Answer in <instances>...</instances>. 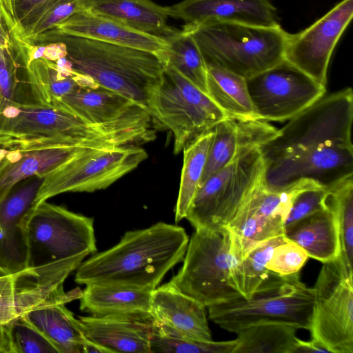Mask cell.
<instances>
[{
    "label": "cell",
    "instance_id": "6da1fadb",
    "mask_svg": "<svg viewBox=\"0 0 353 353\" xmlns=\"http://www.w3.org/2000/svg\"><path fill=\"white\" fill-rule=\"evenodd\" d=\"M188 241L183 228L163 222L128 231L117 245L82 262L74 281L152 291L183 259Z\"/></svg>",
    "mask_w": 353,
    "mask_h": 353
},
{
    "label": "cell",
    "instance_id": "7a4b0ae2",
    "mask_svg": "<svg viewBox=\"0 0 353 353\" xmlns=\"http://www.w3.org/2000/svg\"><path fill=\"white\" fill-rule=\"evenodd\" d=\"M63 42L72 70L119 93L149 112L154 88L163 75V57L148 51L48 31L32 44ZM150 113V112H149Z\"/></svg>",
    "mask_w": 353,
    "mask_h": 353
},
{
    "label": "cell",
    "instance_id": "3957f363",
    "mask_svg": "<svg viewBox=\"0 0 353 353\" xmlns=\"http://www.w3.org/2000/svg\"><path fill=\"white\" fill-rule=\"evenodd\" d=\"M208 66L245 79L283 61L288 32L281 26L263 27L225 21L184 25Z\"/></svg>",
    "mask_w": 353,
    "mask_h": 353
},
{
    "label": "cell",
    "instance_id": "277c9868",
    "mask_svg": "<svg viewBox=\"0 0 353 353\" xmlns=\"http://www.w3.org/2000/svg\"><path fill=\"white\" fill-rule=\"evenodd\" d=\"M313 306V288L301 281L299 273L282 276L271 272L250 298L239 296L207 308L212 321L236 333L270 322L310 330Z\"/></svg>",
    "mask_w": 353,
    "mask_h": 353
},
{
    "label": "cell",
    "instance_id": "5b68a950",
    "mask_svg": "<svg viewBox=\"0 0 353 353\" xmlns=\"http://www.w3.org/2000/svg\"><path fill=\"white\" fill-rule=\"evenodd\" d=\"M353 92L325 94L288 120L259 149L265 164L327 145H353Z\"/></svg>",
    "mask_w": 353,
    "mask_h": 353
},
{
    "label": "cell",
    "instance_id": "8992f818",
    "mask_svg": "<svg viewBox=\"0 0 353 353\" xmlns=\"http://www.w3.org/2000/svg\"><path fill=\"white\" fill-rule=\"evenodd\" d=\"M231 248L225 227L195 230L183 265L169 283L206 307L241 296L230 283Z\"/></svg>",
    "mask_w": 353,
    "mask_h": 353
},
{
    "label": "cell",
    "instance_id": "52a82bcc",
    "mask_svg": "<svg viewBox=\"0 0 353 353\" xmlns=\"http://www.w3.org/2000/svg\"><path fill=\"white\" fill-rule=\"evenodd\" d=\"M149 112L154 123L172 132L175 154L229 117L208 94L168 63L150 97Z\"/></svg>",
    "mask_w": 353,
    "mask_h": 353
},
{
    "label": "cell",
    "instance_id": "ba28073f",
    "mask_svg": "<svg viewBox=\"0 0 353 353\" xmlns=\"http://www.w3.org/2000/svg\"><path fill=\"white\" fill-rule=\"evenodd\" d=\"M265 168L259 147L241 154L199 186L185 219L195 230L225 227L263 181Z\"/></svg>",
    "mask_w": 353,
    "mask_h": 353
},
{
    "label": "cell",
    "instance_id": "9c48e42d",
    "mask_svg": "<svg viewBox=\"0 0 353 353\" xmlns=\"http://www.w3.org/2000/svg\"><path fill=\"white\" fill-rule=\"evenodd\" d=\"M27 267L96 252L92 218L44 201L21 221Z\"/></svg>",
    "mask_w": 353,
    "mask_h": 353
},
{
    "label": "cell",
    "instance_id": "30bf717a",
    "mask_svg": "<svg viewBox=\"0 0 353 353\" xmlns=\"http://www.w3.org/2000/svg\"><path fill=\"white\" fill-rule=\"evenodd\" d=\"M148 157L133 144L90 148L43 177L32 208L65 192H91L109 187Z\"/></svg>",
    "mask_w": 353,
    "mask_h": 353
},
{
    "label": "cell",
    "instance_id": "8fae6325",
    "mask_svg": "<svg viewBox=\"0 0 353 353\" xmlns=\"http://www.w3.org/2000/svg\"><path fill=\"white\" fill-rule=\"evenodd\" d=\"M312 288V339L330 353H353V276L340 256L323 263Z\"/></svg>",
    "mask_w": 353,
    "mask_h": 353
},
{
    "label": "cell",
    "instance_id": "7c38bea8",
    "mask_svg": "<svg viewBox=\"0 0 353 353\" xmlns=\"http://www.w3.org/2000/svg\"><path fill=\"white\" fill-rule=\"evenodd\" d=\"M257 119L290 120L326 91L323 86L285 61L246 79Z\"/></svg>",
    "mask_w": 353,
    "mask_h": 353
},
{
    "label": "cell",
    "instance_id": "4fadbf2b",
    "mask_svg": "<svg viewBox=\"0 0 353 353\" xmlns=\"http://www.w3.org/2000/svg\"><path fill=\"white\" fill-rule=\"evenodd\" d=\"M300 188L301 184L297 183L282 191H270L262 181L254 189L225 226L230 235L234 262L259 243L283 236L285 221Z\"/></svg>",
    "mask_w": 353,
    "mask_h": 353
},
{
    "label": "cell",
    "instance_id": "5bb4252c",
    "mask_svg": "<svg viewBox=\"0 0 353 353\" xmlns=\"http://www.w3.org/2000/svg\"><path fill=\"white\" fill-rule=\"evenodd\" d=\"M353 17V0H341L304 30L288 34L283 59L325 86L330 59Z\"/></svg>",
    "mask_w": 353,
    "mask_h": 353
},
{
    "label": "cell",
    "instance_id": "9a60e30c",
    "mask_svg": "<svg viewBox=\"0 0 353 353\" xmlns=\"http://www.w3.org/2000/svg\"><path fill=\"white\" fill-rule=\"evenodd\" d=\"M85 256V254H81L27 268L15 288L0 294V324L9 323L41 306L65 304L79 299L82 290L77 288L65 292L63 284Z\"/></svg>",
    "mask_w": 353,
    "mask_h": 353
},
{
    "label": "cell",
    "instance_id": "2e32d148",
    "mask_svg": "<svg viewBox=\"0 0 353 353\" xmlns=\"http://www.w3.org/2000/svg\"><path fill=\"white\" fill-rule=\"evenodd\" d=\"M353 176V145H327L265 164L263 183L282 191L301 180L328 190Z\"/></svg>",
    "mask_w": 353,
    "mask_h": 353
},
{
    "label": "cell",
    "instance_id": "e0dca14e",
    "mask_svg": "<svg viewBox=\"0 0 353 353\" xmlns=\"http://www.w3.org/2000/svg\"><path fill=\"white\" fill-rule=\"evenodd\" d=\"M59 108L100 126L154 121L150 114L143 108L122 94L97 84L80 88L65 96Z\"/></svg>",
    "mask_w": 353,
    "mask_h": 353
},
{
    "label": "cell",
    "instance_id": "ac0fdd59",
    "mask_svg": "<svg viewBox=\"0 0 353 353\" xmlns=\"http://www.w3.org/2000/svg\"><path fill=\"white\" fill-rule=\"evenodd\" d=\"M169 8L170 17L189 26L210 21L280 26L276 8L270 0H183Z\"/></svg>",
    "mask_w": 353,
    "mask_h": 353
},
{
    "label": "cell",
    "instance_id": "d6986e66",
    "mask_svg": "<svg viewBox=\"0 0 353 353\" xmlns=\"http://www.w3.org/2000/svg\"><path fill=\"white\" fill-rule=\"evenodd\" d=\"M278 129L260 119L228 117L212 128V138L199 185L245 152L261 145L278 134Z\"/></svg>",
    "mask_w": 353,
    "mask_h": 353
},
{
    "label": "cell",
    "instance_id": "ffe728a7",
    "mask_svg": "<svg viewBox=\"0 0 353 353\" xmlns=\"http://www.w3.org/2000/svg\"><path fill=\"white\" fill-rule=\"evenodd\" d=\"M43 181L32 176L21 181L0 204V265L12 272L28 268L21 221Z\"/></svg>",
    "mask_w": 353,
    "mask_h": 353
},
{
    "label": "cell",
    "instance_id": "44dd1931",
    "mask_svg": "<svg viewBox=\"0 0 353 353\" xmlns=\"http://www.w3.org/2000/svg\"><path fill=\"white\" fill-rule=\"evenodd\" d=\"M87 339L110 352L152 353V315L79 316Z\"/></svg>",
    "mask_w": 353,
    "mask_h": 353
},
{
    "label": "cell",
    "instance_id": "7402d4cb",
    "mask_svg": "<svg viewBox=\"0 0 353 353\" xmlns=\"http://www.w3.org/2000/svg\"><path fill=\"white\" fill-rule=\"evenodd\" d=\"M50 31L151 52L163 57L164 39L132 29L113 19L81 10Z\"/></svg>",
    "mask_w": 353,
    "mask_h": 353
},
{
    "label": "cell",
    "instance_id": "603a6c76",
    "mask_svg": "<svg viewBox=\"0 0 353 353\" xmlns=\"http://www.w3.org/2000/svg\"><path fill=\"white\" fill-rule=\"evenodd\" d=\"M206 308L169 282L152 292L151 314L154 321L185 337L212 340Z\"/></svg>",
    "mask_w": 353,
    "mask_h": 353
},
{
    "label": "cell",
    "instance_id": "cb8c5ba5",
    "mask_svg": "<svg viewBox=\"0 0 353 353\" xmlns=\"http://www.w3.org/2000/svg\"><path fill=\"white\" fill-rule=\"evenodd\" d=\"M90 148L60 146L30 150H8L0 161V204L21 181L44 177Z\"/></svg>",
    "mask_w": 353,
    "mask_h": 353
},
{
    "label": "cell",
    "instance_id": "d4e9b609",
    "mask_svg": "<svg viewBox=\"0 0 353 353\" xmlns=\"http://www.w3.org/2000/svg\"><path fill=\"white\" fill-rule=\"evenodd\" d=\"M82 10L166 40L179 30L168 25L169 6L151 0H80Z\"/></svg>",
    "mask_w": 353,
    "mask_h": 353
},
{
    "label": "cell",
    "instance_id": "484cf974",
    "mask_svg": "<svg viewBox=\"0 0 353 353\" xmlns=\"http://www.w3.org/2000/svg\"><path fill=\"white\" fill-rule=\"evenodd\" d=\"M283 236L303 248L309 257L322 263L340 256L339 224L327 206L285 227Z\"/></svg>",
    "mask_w": 353,
    "mask_h": 353
},
{
    "label": "cell",
    "instance_id": "4316f807",
    "mask_svg": "<svg viewBox=\"0 0 353 353\" xmlns=\"http://www.w3.org/2000/svg\"><path fill=\"white\" fill-rule=\"evenodd\" d=\"M152 292L121 285L89 284L82 291L79 307L99 316L152 315Z\"/></svg>",
    "mask_w": 353,
    "mask_h": 353
},
{
    "label": "cell",
    "instance_id": "83f0119b",
    "mask_svg": "<svg viewBox=\"0 0 353 353\" xmlns=\"http://www.w3.org/2000/svg\"><path fill=\"white\" fill-rule=\"evenodd\" d=\"M22 317L50 343L57 353H83L87 338L80 320L65 303L41 306Z\"/></svg>",
    "mask_w": 353,
    "mask_h": 353
},
{
    "label": "cell",
    "instance_id": "f1b7e54d",
    "mask_svg": "<svg viewBox=\"0 0 353 353\" xmlns=\"http://www.w3.org/2000/svg\"><path fill=\"white\" fill-rule=\"evenodd\" d=\"M26 69L35 101L46 107L59 108L65 96L80 88L95 84L88 77L44 58L32 61L26 65Z\"/></svg>",
    "mask_w": 353,
    "mask_h": 353
},
{
    "label": "cell",
    "instance_id": "f546056e",
    "mask_svg": "<svg viewBox=\"0 0 353 353\" xmlns=\"http://www.w3.org/2000/svg\"><path fill=\"white\" fill-rule=\"evenodd\" d=\"M208 93L229 117L258 119L245 78L224 69L208 66Z\"/></svg>",
    "mask_w": 353,
    "mask_h": 353
},
{
    "label": "cell",
    "instance_id": "4dcf8cb0",
    "mask_svg": "<svg viewBox=\"0 0 353 353\" xmlns=\"http://www.w3.org/2000/svg\"><path fill=\"white\" fill-rule=\"evenodd\" d=\"M298 329L282 323L255 324L236 334L233 353H294Z\"/></svg>",
    "mask_w": 353,
    "mask_h": 353
},
{
    "label": "cell",
    "instance_id": "1f68e13d",
    "mask_svg": "<svg viewBox=\"0 0 353 353\" xmlns=\"http://www.w3.org/2000/svg\"><path fill=\"white\" fill-rule=\"evenodd\" d=\"M286 241L283 236H279L261 242L233 263L230 283L243 298H250L269 277L271 272L266 268L267 263L274 248Z\"/></svg>",
    "mask_w": 353,
    "mask_h": 353
},
{
    "label": "cell",
    "instance_id": "d6a6232c",
    "mask_svg": "<svg viewBox=\"0 0 353 353\" xmlns=\"http://www.w3.org/2000/svg\"><path fill=\"white\" fill-rule=\"evenodd\" d=\"M212 129L188 143L183 149V166L175 208V222L185 218L199 188L212 138Z\"/></svg>",
    "mask_w": 353,
    "mask_h": 353
},
{
    "label": "cell",
    "instance_id": "836d02e7",
    "mask_svg": "<svg viewBox=\"0 0 353 353\" xmlns=\"http://www.w3.org/2000/svg\"><path fill=\"white\" fill-rule=\"evenodd\" d=\"M166 41L165 63L208 94V66L192 36L184 29L179 30Z\"/></svg>",
    "mask_w": 353,
    "mask_h": 353
},
{
    "label": "cell",
    "instance_id": "e575fe53",
    "mask_svg": "<svg viewBox=\"0 0 353 353\" xmlns=\"http://www.w3.org/2000/svg\"><path fill=\"white\" fill-rule=\"evenodd\" d=\"M26 68L19 48L0 46V120L9 108L25 103H37L32 94Z\"/></svg>",
    "mask_w": 353,
    "mask_h": 353
},
{
    "label": "cell",
    "instance_id": "d590c367",
    "mask_svg": "<svg viewBox=\"0 0 353 353\" xmlns=\"http://www.w3.org/2000/svg\"><path fill=\"white\" fill-rule=\"evenodd\" d=\"M325 204L334 212L339 224L340 258L353 276V176L327 190Z\"/></svg>",
    "mask_w": 353,
    "mask_h": 353
},
{
    "label": "cell",
    "instance_id": "8d00e7d4",
    "mask_svg": "<svg viewBox=\"0 0 353 353\" xmlns=\"http://www.w3.org/2000/svg\"><path fill=\"white\" fill-rule=\"evenodd\" d=\"M236 345L235 339L214 341L185 337L156 322L150 339L152 352L233 353Z\"/></svg>",
    "mask_w": 353,
    "mask_h": 353
},
{
    "label": "cell",
    "instance_id": "74e56055",
    "mask_svg": "<svg viewBox=\"0 0 353 353\" xmlns=\"http://www.w3.org/2000/svg\"><path fill=\"white\" fill-rule=\"evenodd\" d=\"M81 10L80 0H54L13 39L32 43L38 37L52 30Z\"/></svg>",
    "mask_w": 353,
    "mask_h": 353
},
{
    "label": "cell",
    "instance_id": "f35d334b",
    "mask_svg": "<svg viewBox=\"0 0 353 353\" xmlns=\"http://www.w3.org/2000/svg\"><path fill=\"white\" fill-rule=\"evenodd\" d=\"M54 0H0V8L12 37L16 38Z\"/></svg>",
    "mask_w": 353,
    "mask_h": 353
},
{
    "label": "cell",
    "instance_id": "ab89813d",
    "mask_svg": "<svg viewBox=\"0 0 353 353\" xmlns=\"http://www.w3.org/2000/svg\"><path fill=\"white\" fill-rule=\"evenodd\" d=\"M8 325L12 353L57 352L50 343L22 316L9 322Z\"/></svg>",
    "mask_w": 353,
    "mask_h": 353
},
{
    "label": "cell",
    "instance_id": "60d3db41",
    "mask_svg": "<svg viewBox=\"0 0 353 353\" xmlns=\"http://www.w3.org/2000/svg\"><path fill=\"white\" fill-rule=\"evenodd\" d=\"M327 192V190L317 183L308 181L294 196L284 223V228L326 208Z\"/></svg>",
    "mask_w": 353,
    "mask_h": 353
},
{
    "label": "cell",
    "instance_id": "b9f144b4",
    "mask_svg": "<svg viewBox=\"0 0 353 353\" xmlns=\"http://www.w3.org/2000/svg\"><path fill=\"white\" fill-rule=\"evenodd\" d=\"M308 257L303 248L287 240L274 248L267 263L266 268L282 276L297 274L304 266Z\"/></svg>",
    "mask_w": 353,
    "mask_h": 353
},
{
    "label": "cell",
    "instance_id": "7bdbcfd3",
    "mask_svg": "<svg viewBox=\"0 0 353 353\" xmlns=\"http://www.w3.org/2000/svg\"><path fill=\"white\" fill-rule=\"evenodd\" d=\"M26 269L12 272L0 265V294L14 289L25 273Z\"/></svg>",
    "mask_w": 353,
    "mask_h": 353
},
{
    "label": "cell",
    "instance_id": "ee69618b",
    "mask_svg": "<svg viewBox=\"0 0 353 353\" xmlns=\"http://www.w3.org/2000/svg\"><path fill=\"white\" fill-rule=\"evenodd\" d=\"M45 45V50L43 58L50 61H56L64 58L67 55V48L65 44L61 41H54L49 42Z\"/></svg>",
    "mask_w": 353,
    "mask_h": 353
},
{
    "label": "cell",
    "instance_id": "f6af8a7d",
    "mask_svg": "<svg viewBox=\"0 0 353 353\" xmlns=\"http://www.w3.org/2000/svg\"><path fill=\"white\" fill-rule=\"evenodd\" d=\"M330 353L329 350L318 341L311 339L309 341L299 339L294 353Z\"/></svg>",
    "mask_w": 353,
    "mask_h": 353
},
{
    "label": "cell",
    "instance_id": "bcb514c9",
    "mask_svg": "<svg viewBox=\"0 0 353 353\" xmlns=\"http://www.w3.org/2000/svg\"><path fill=\"white\" fill-rule=\"evenodd\" d=\"M15 45V41L10 34L0 8V46L10 47Z\"/></svg>",
    "mask_w": 353,
    "mask_h": 353
},
{
    "label": "cell",
    "instance_id": "7dc6e473",
    "mask_svg": "<svg viewBox=\"0 0 353 353\" xmlns=\"http://www.w3.org/2000/svg\"><path fill=\"white\" fill-rule=\"evenodd\" d=\"M110 351L99 344L87 339L83 345V353H109Z\"/></svg>",
    "mask_w": 353,
    "mask_h": 353
},
{
    "label": "cell",
    "instance_id": "c3c4849f",
    "mask_svg": "<svg viewBox=\"0 0 353 353\" xmlns=\"http://www.w3.org/2000/svg\"><path fill=\"white\" fill-rule=\"evenodd\" d=\"M8 150L0 148V161L6 157Z\"/></svg>",
    "mask_w": 353,
    "mask_h": 353
}]
</instances>
